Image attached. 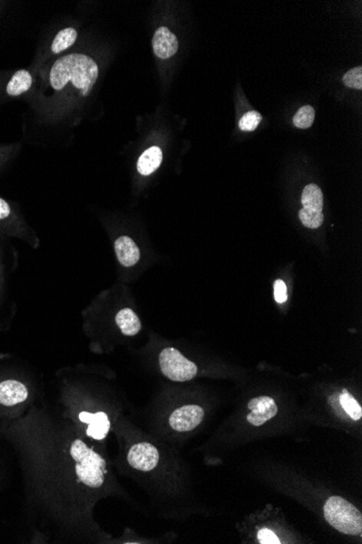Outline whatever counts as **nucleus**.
I'll use <instances>...</instances> for the list:
<instances>
[{
	"instance_id": "nucleus-1",
	"label": "nucleus",
	"mask_w": 362,
	"mask_h": 544,
	"mask_svg": "<svg viewBox=\"0 0 362 544\" xmlns=\"http://www.w3.org/2000/svg\"><path fill=\"white\" fill-rule=\"evenodd\" d=\"M35 420L36 491L51 528L61 542L109 543L96 519L97 504L119 494L107 453L60 413Z\"/></svg>"
},
{
	"instance_id": "nucleus-2",
	"label": "nucleus",
	"mask_w": 362,
	"mask_h": 544,
	"mask_svg": "<svg viewBox=\"0 0 362 544\" xmlns=\"http://www.w3.org/2000/svg\"><path fill=\"white\" fill-rule=\"evenodd\" d=\"M99 77V66L92 57L70 54L54 62L49 73V84L54 93L68 99L89 96Z\"/></svg>"
},
{
	"instance_id": "nucleus-3",
	"label": "nucleus",
	"mask_w": 362,
	"mask_h": 544,
	"mask_svg": "<svg viewBox=\"0 0 362 544\" xmlns=\"http://www.w3.org/2000/svg\"><path fill=\"white\" fill-rule=\"evenodd\" d=\"M323 515L328 524L337 532L350 536H361V512L342 496H331L323 506Z\"/></svg>"
},
{
	"instance_id": "nucleus-4",
	"label": "nucleus",
	"mask_w": 362,
	"mask_h": 544,
	"mask_svg": "<svg viewBox=\"0 0 362 544\" xmlns=\"http://www.w3.org/2000/svg\"><path fill=\"white\" fill-rule=\"evenodd\" d=\"M159 367L162 374L172 382H189L198 375L197 364L172 347L163 349L160 352Z\"/></svg>"
},
{
	"instance_id": "nucleus-5",
	"label": "nucleus",
	"mask_w": 362,
	"mask_h": 544,
	"mask_svg": "<svg viewBox=\"0 0 362 544\" xmlns=\"http://www.w3.org/2000/svg\"><path fill=\"white\" fill-rule=\"evenodd\" d=\"M205 411L197 403L177 405L166 414L164 422L166 428L175 435H185L193 431L202 424Z\"/></svg>"
},
{
	"instance_id": "nucleus-6",
	"label": "nucleus",
	"mask_w": 362,
	"mask_h": 544,
	"mask_svg": "<svg viewBox=\"0 0 362 544\" xmlns=\"http://www.w3.org/2000/svg\"><path fill=\"white\" fill-rule=\"evenodd\" d=\"M248 412L246 420L254 427H261L278 414L276 401L268 396L256 397L248 402Z\"/></svg>"
},
{
	"instance_id": "nucleus-7",
	"label": "nucleus",
	"mask_w": 362,
	"mask_h": 544,
	"mask_svg": "<svg viewBox=\"0 0 362 544\" xmlns=\"http://www.w3.org/2000/svg\"><path fill=\"white\" fill-rule=\"evenodd\" d=\"M28 387L16 379H7L0 382V405L14 407L28 399Z\"/></svg>"
},
{
	"instance_id": "nucleus-8",
	"label": "nucleus",
	"mask_w": 362,
	"mask_h": 544,
	"mask_svg": "<svg viewBox=\"0 0 362 544\" xmlns=\"http://www.w3.org/2000/svg\"><path fill=\"white\" fill-rule=\"evenodd\" d=\"M153 51L160 59L172 58L177 54L179 48L177 37L166 26L157 28L152 39Z\"/></svg>"
},
{
	"instance_id": "nucleus-9",
	"label": "nucleus",
	"mask_w": 362,
	"mask_h": 544,
	"mask_svg": "<svg viewBox=\"0 0 362 544\" xmlns=\"http://www.w3.org/2000/svg\"><path fill=\"white\" fill-rule=\"evenodd\" d=\"M119 262L125 267L134 266L140 259V250L134 240L128 236L117 238L114 244Z\"/></svg>"
},
{
	"instance_id": "nucleus-10",
	"label": "nucleus",
	"mask_w": 362,
	"mask_h": 544,
	"mask_svg": "<svg viewBox=\"0 0 362 544\" xmlns=\"http://www.w3.org/2000/svg\"><path fill=\"white\" fill-rule=\"evenodd\" d=\"M115 325L126 337L136 336L141 331V320L132 309H121L115 315Z\"/></svg>"
},
{
	"instance_id": "nucleus-11",
	"label": "nucleus",
	"mask_w": 362,
	"mask_h": 544,
	"mask_svg": "<svg viewBox=\"0 0 362 544\" xmlns=\"http://www.w3.org/2000/svg\"><path fill=\"white\" fill-rule=\"evenodd\" d=\"M163 161V151L160 147L152 146L148 148L139 157L137 163L138 172L142 176H149L160 168Z\"/></svg>"
},
{
	"instance_id": "nucleus-12",
	"label": "nucleus",
	"mask_w": 362,
	"mask_h": 544,
	"mask_svg": "<svg viewBox=\"0 0 362 544\" xmlns=\"http://www.w3.org/2000/svg\"><path fill=\"white\" fill-rule=\"evenodd\" d=\"M33 84V77L26 70H20L13 74L7 85V94L9 96L18 97L28 92Z\"/></svg>"
},
{
	"instance_id": "nucleus-13",
	"label": "nucleus",
	"mask_w": 362,
	"mask_h": 544,
	"mask_svg": "<svg viewBox=\"0 0 362 544\" xmlns=\"http://www.w3.org/2000/svg\"><path fill=\"white\" fill-rule=\"evenodd\" d=\"M79 33L74 28H66L57 34L54 41L51 43V52L59 55L71 48L77 43Z\"/></svg>"
},
{
	"instance_id": "nucleus-14",
	"label": "nucleus",
	"mask_w": 362,
	"mask_h": 544,
	"mask_svg": "<svg viewBox=\"0 0 362 544\" xmlns=\"http://www.w3.org/2000/svg\"><path fill=\"white\" fill-rule=\"evenodd\" d=\"M301 204L304 208H312L316 211H322L323 208V193L319 186L316 184H309L305 187L301 195Z\"/></svg>"
},
{
	"instance_id": "nucleus-15",
	"label": "nucleus",
	"mask_w": 362,
	"mask_h": 544,
	"mask_svg": "<svg viewBox=\"0 0 362 544\" xmlns=\"http://www.w3.org/2000/svg\"><path fill=\"white\" fill-rule=\"evenodd\" d=\"M339 401L341 407L344 409V412L346 413L352 420L358 422V420H361V405H359V402H358L357 400L352 397L350 392L347 391V390H344L342 394H339Z\"/></svg>"
},
{
	"instance_id": "nucleus-16",
	"label": "nucleus",
	"mask_w": 362,
	"mask_h": 544,
	"mask_svg": "<svg viewBox=\"0 0 362 544\" xmlns=\"http://www.w3.org/2000/svg\"><path fill=\"white\" fill-rule=\"evenodd\" d=\"M301 224L308 229H316L321 226L323 223L324 216L322 211H316L312 208H301L299 213Z\"/></svg>"
},
{
	"instance_id": "nucleus-17",
	"label": "nucleus",
	"mask_w": 362,
	"mask_h": 544,
	"mask_svg": "<svg viewBox=\"0 0 362 544\" xmlns=\"http://www.w3.org/2000/svg\"><path fill=\"white\" fill-rule=\"evenodd\" d=\"M314 109L312 106H304L297 111L296 115L294 117V125L299 128H309L312 126L314 121Z\"/></svg>"
},
{
	"instance_id": "nucleus-18",
	"label": "nucleus",
	"mask_w": 362,
	"mask_h": 544,
	"mask_svg": "<svg viewBox=\"0 0 362 544\" xmlns=\"http://www.w3.org/2000/svg\"><path fill=\"white\" fill-rule=\"evenodd\" d=\"M261 120H263V117H261V113H257V111H250V113H245L243 117H241L239 126L244 132H253V130L259 128Z\"/></svg>"
},
{
	"instance_id": "nucleus-19",
	"label": "nucleus",
	"mask_w": 362,
	"mask_h": 544,
	"mask_svg": "<svg viewBox=\"0 0 362 544\" xmlns=\"http://www.w3.org/2000/svg\"><path fill=\"white\" fill-rule=\"evenodd\" d=\"M343 83H344L345 86L360 90L362 88L361 66H357V68H354V69L347 72L344 77H343Z\"/></svg>"
},
{
	"instance_id": "nucleus-20",
	"label": "nucleus",
	"mask_w": 362,
	"mask_h": 544,
	"mask_svg": "<svg viewBox=\"0 0 362 544\" xmlns=\"http://www.w3.org/2000/svg\"><path fill=\"white\" fill-rule=\"evenodd\" d=\"M274 300L278 303H284L288 300V288L283 280H278L274 282Z\"/></svg>"
},
{
	"instance_id": "nucleus-21",
	"label": "nucleus",
	"mask_w": 362,
	"mask_h": 544,
	"mask_svg": "<svg viewBox=\"0 0 362 544\" xmlns=\"http://www.w3.org/2000/svg\"><path fill=\"white\" fill-rule=\"evenodd\" d=\"M259 536V541L261 543L265 544H279L281 543L276 534L274 532H271L269 529H261V532L257 534Z\"/></svg>"
},
{
	"instance_id": "nucleus-22",
	"label": "nucleus",
	"mask_w": 362,
	"mask_h": 544,
	"mask_svg": "<svg viewBox=\"0 0 362 544\" xmlns=\"http://www.w3.org/2000/svg\"><path fill=\"white\" fill-rule=\"evenodd\" d=\"M10 214V206L3 199L0 198V220L8 217Z\"/></svg>"
}]
</instances>
